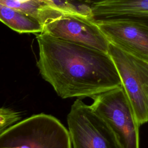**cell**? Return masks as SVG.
Here are the masks:
<instances>
[{
  "mask_svg": "<svg viewBox=\"0 0 148 148\" xmlns=\"http://www.w3.org/2000/svg\"><path fill=\"white\" fill-rule=\"evenodd\" d=\"M42 77L62 98L90 97L120 87L121 81L107 53L41 32L36 37Z\"/></svg>",
  "mask_w": 148,
  "mask_h": 148,
  "instance_id": "6da1fadb",
  "label": "cell"
},
{
  "mask_svg": "<svg viewBox=\"0 0 148 148\" xmlns=\"http://www.w3.org/2000/svg\"><path fill=\"white\" fill-rule=\"evenodd\" d=\"M0 148H72L69 131L55 117L33 115L0 135Z\"/></svg>",
  "mask_w": 148,
  "mask_h": 148,
  "instance_id": "7a4b0ae2",
  "label": "cell"
},
{
  "mask_svg": "<svg viewBox=\"0 0 148 148\" xmlns=\"http://www.w3.org/2000/svg\"><path fill=\"white\" fill-rule=\"evenodd\" d=\"M92 109L109 124L121 148H139L138 123L124 90L120 87L91 97Z\"/></svg>",
  "mask_w": 148,
  "mask_h": 148,
  "instance_id": "3957f363",
  "label": "cell"
},
{
  "mask_svg": "<svg viewBox=\"0 0 148 148\" xmlns=\"http://www.w3.org/2000/svg\"><path fill=\"white\" fill-rule=\"evenodd\" d=\"M67 122L73 148H121L109 124L80 99L72 105Z\"/></svg>",
  "mask_w": 148,
  "mask_h": 148,
  "instance_id": "277c9868",
  "label": "cell"
},
{
  "mask_svg": "<svg viewBox=\"0 0 148 148\" xmlns=\"http://www.w3.org/2000/svg\"><path fill=\"white\" fill-rule=\"evenodd\" d=\"M110 56L139 125L148 122V62L109 43Z\"/></svg>",
  "mask_w": 148,
  "mask_h": 148,
  "instance_id": "5b68a950",
  "label": "cell"
},
{
  "mask_svg": "<svg viewBox=\"0 0 148 148\" xmlns=\"http://www.w3.org/2000/svg\"><path fill=\"white\" fill-rule=\"evenodd\" d=\"M42 32L108 53L109 42L98 25L77 14L64 13L47 22Z\"/></svg>",
  "mask_w": 148,
  "mask_h": 148,
  "instance_id": "8992f818",
  "label": "cell"
},
{
  "mask_svg": "<svg viewBox=\"0 0 148 148\" xmlns=\"http://www.w3.org/2000/svg\"><path fill=\"white\" fill-rule=\"evenodd\" d=\"M95 24L109 43L148 62V27L125 21H102Z\"/></svg>",
  "mask_w": 148,
  "mask_h": 148,
  "instance_id": "52a82bcc",
  "label": "cell"
},
{
  "mask_svg": "<svg viewBox=\"0 0 148 148\" xmlns=\"http://www.w3.org/2000/svg\"><path fill=\"white\" fill-rule=\"evenodd\" d=\"M91 20L130 21L148 27V0H105L92 9Z\"/></svg>",
  "mask_w": 148,
  "mask_h": 148,
  "instance_id": "ba28073f",
  "label": "cell"
},
{
  "mask_svg": "<svg viewBox=\"0 0 148 148\" xmlns=\"http://www.w3.org/2000/svg\"><path fill=\"white\" fill-rule=\"evenodd\" d=\"M0 21L20 34L41 33L43 29V25L36 18L1 3Z\"/></svg>",
  "mask_w": 148,
  "mask_h": 148,
  "instance_id": "9c48e42d",
  "label": "cell"
},
{
  "mask_svg": "<svg viewBox=\"0 0 148 148\" xmlns=\"http://www.w3.org/2000/svg\"><path fill=\"white\" fill-rule=\"evenodd\" d=\"M66 13L77 14L91 20L92 9L105 0H44Z\"/></svg>",
  "mask_w": 148,
  "mask_h": 148,
  "instance_id": "30bf717a",
  "label": "cell"
},
{
  "mask_svg": "<svg viewBox=\"0 0 148 148\" xmlns=\"http://www.w3.org/2000/svg\"><path fill=\"white\" fill-rule=\"evenodd\" d=\"M20 119V113L10 108H0V135Z\"/></svg>",
  "mask_w": 148,
  "mask_h": 148,
  "instance_id": "8fae6325",
  "label": "cell"
}]
</instances>
